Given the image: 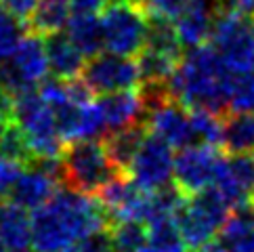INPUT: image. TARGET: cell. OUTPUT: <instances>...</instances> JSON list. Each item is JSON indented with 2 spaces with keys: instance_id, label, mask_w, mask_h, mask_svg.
<instances>
[{
  "instance_id": "obj_39",
  "label": "cell",
  "mask_w": 254,
  "mask_h": 252,
  "mask_svg": "<svg viewBox=\"0 0 254 252\" xmlns=\"http://www.w3.org/2000/svg\"><path fill=\"white\" fill-rule=\"evenodd\" d=\"M21 252H28V250H21Z\"/></svg>"
},
{
  "instance_id": "obj_16",
  "label": "cell",
  "mask_w": 254,
  "mask_h": 252,
  "mask_svg": "<svg viewBox=\"0 0 254 252\" xmlns=\"http://www.w3.org/2000/svg\"><path fill=\"white\" fill-rule=\"evenodd\" d=\"M97 103L101 105L110 134L145 122V103L141 91H122V93L103 95Z\"/></svg>"
},
{
  "instance_id": "obj_22",
  "label": "cell",
  "mask_w": 254,
  "mask_h": 252,
  "mask_svg": "<svg viewBox=\"0 0 254 252\" xmlns=\"http://www.w3.org/2000/svg\"><path fill=\"white\" fill-rule=\"evenodd\" d=\"M71 19L69 0H38L32 19L28 21V30L49 38L53 34L63 32V28Z\"/></svg>"
},
{
  "instance_id": "obj_24",
  "label": "cell",
  "mask_w": 254,
  "mask_h": 252,
  "mask_svg": "<svg viewBox=\"0 0 254 252\" xmlns=\"http://www.w3.org/2000/svg\"><path fill=\"white\" fill-rule=\"evenodd\" d=\"M147 236L149 246L158 252H187V244L183 240V233L179 229L177 217H156L147 223Z\"/></svg>"
},
{
  "instance_id": "obj_38",
  "label": "cell",
  "mask_w": 254,
  "mask_h": 252,
  "mask_svg": "<svg viewBox=\"0 0 254 252\" xmlns=\"http://www.w3.org/2000/svg\"><path fill=\"white\" fill-rule=\"evenodd\" d=\"M65 252H76V250H74V248H71V250H65Z\"/></svg>"
},
{
  "instance_id": "obj_28",
  "label": "cell",
  "mask_w": 254,
  "mask_h": 252,
  "mask_svg": "<svg viewBox=\"0 0 254 252\" xmlns=\"http://www.w3.org/2000/svg\"><path fill=\"white\" fill-rule=\"evenodd\" d=\"M229 112L254 114V71L233 74L229 86Z\"/></svg>"
},
{
  "instance_id": "obj_36",
  "label": "cell",
  "mask_w": 254,
  "mask_h": 252,
  "mask_svg": "<svg viewBox=\"0 0 254 252\" xmlns=\"http://www.w3.org/2000/svg\"><path fill=\"white\" fill-rule=\"evenodd\" d=\"M141 252H158V250H156V248H151V246H149V244H147V246H145V248H143V250H141Z\"/></svg>"
},
{
  "instance_id": "obj_17",
  "label": "cell",
  "mask_w": 254,
  "mask_h": 252,
  "mask_svg": "<svg viewBox=\"0 0 254 252\" xmlns=\"http://www.w3.org/2000/svg\"><path fill=\"white\" fill-rule=\"evenodd\" d=\"M47 42V55H49V65L51 74L57 80L69 82V80L80 78V74H84V55L80 53V49L69 40L67 34H53L49 38H44Z\"/></svg>"
},
{
  "instance_id": "obj_5",
  "label": "cell",
  "mask_w": 254,
  "mask_h": 252,
  "mask_svg": "<svg viewBox=\"0 0 254 252\" xmlns=\"http://www.w3.org/2000/svg\"><path fill=\"white\" fill-rule=\"evenodd\" d=\"M101 25L107 53L139 57L147 44L149 15L134 0H112L101 13Z\"/></svg>"
},
{
  "instance_id": "obj_18",
  "label": "cell",
  "mask_w": 254,
  "mask_h": 252,
  "mask_svg": "<svg viewBox=\"0 0 254 252\" xmlns=\"http://www.w3.org/2000/svg\"><path fill=\"white\" fill-rule=\"evenodd\" d=\"M0 242L8 252H21L32 246V217L11 202H0Z\"/></svg>"
},
{
  "instance_id": "obj_2",
  "label": "cell",
  "mask_w": 254,
  "mask_h": 252,
  "mask_svg": "<svg viewBox=\"0 0 254 252\" xmlns=\"http://www.w3.org/2000/svg\"><path fill=\"white\" fill-rule=\"evenodd\" d=\"M233 74L212 44L185 53L170 80V95L189 112L204 110L225 116L229 112V86Z\"/></svg>"
},
{
  "instance_id": "obj_19",
  "label": "cell",
  "mask_w": 254,
  "mask_h": 252,
  "mask_svg": "<svg viewBox=\"0 0 254 252\" xmlns=\"http://www.w3.org/2000/svg\"><path fill=\"white\" fill-rule=\"evenodd\" d=\"M221 240L229 252H254V200L231 210L221 231Z\"/></svg>"
},
{
  "instance_id": "obj_12",
  "label": "cell",
  "mask_w": 254,
  "mask_h": 252,
  "mask_svg": "<svg viewBox=\"0 0 254 252\" xmlns=\"http://www.w3.org/2000/svg\"><path fill=\"white\" fill-rule=\"evenodd\" d=\"M145 126L147 132L162 139L172 149H187L195 145L191 114L172 97L145 112Z\"/></svg>"
},
{
  "instance_id": "obj_1",
  "label": "cell",
  "mask_w": 254,
  "mask_h": 252,
  "mask_svg": "<svg viewBox=\"0 0 254 252\" xmlns=\"http://www.w3.org/2000/svg\"><path fill=\"white\" fill-rule=\"evenodd\" d=\"M110 217L97 197L59 189L53 200L32 212L34 252H65L97 231L110 229Z\"/></svg>"
},
{
  "instance_id": "obj_21",
  "label": "cell",
  "mask_w": 254,
  "mask_h": 252,
  "mask_svg": "<svg viewBox=\"0 0 254 252\" xmlns=\"http://www.w3.org/2000/svg\"><path fill=\"white\" fill-rule=\"evenodd\" d=\"M67 36L84 57L93 59L101 55L105 49L103 25L99 15H71L67 23Z\"/></svg>"
},
{
  "instance_id": "obj_6",
  "label": "cell",
  "mask_w": 254,
  "mask_h": 252,
  "mask_svg": "<svg viewBox=\"0 0 254 252\" xmlns=\"http://www.w3.org/2000/svg\"><path fill=\"white\" fill-rule=\"evenodd\" d=\"M229 202L216 187H208L195 195L185 197L183 206L177 212V223L185 244L197 248L206 242H212L229 219Z\"/></svg>"
},
{
  "instance_id": "obj_25",
  "label": "cell",
  "mask_w": 254,
  "mask_h": 252,
  "mask_svg": "<svg viewBox=\"0 0 254 252\" xmlns=\"http://www.w3.org/2000/svg\"><path fill=\"white\" fill-rule=\"evenodd\" d=\"M112 252H141L149 244L147 225L141 221H120L110 227Z\"/></svg>"
},
{
  "instance_id": "obj_29",
  "label": "cell",
  "mask_w": 254,
  "mask_h": 252,
  "mask_svg": "<svg viewBox=\"0 0 254 252\" xmlns=\"http://www.w3.org/2000/svg\"><path fill=\"white\" fill-rule=\"evenodd\" d=\"M0 156L19 162L23 166H30L32 160H34L32 149L28 145V139H25L23 130L15 122H11L6 126L2 139H0Z\"/></svg>"
},
{
  "instance_id": "obj_14",
  "label": "cell",
  "mask_w": 254,
  "mask_h": 252,
  "mask_svg": "<svg viewBox=\"0 0 254 252\" xmlns=\"http://www.w3.org/2000/svg\"><path fill=\"white\" fill-rule=\"evenodd\" d=\"M214 187L231 208L254 200V156H229L223 160Z\"/></svg>"
},
{
  "instance_id": "obj_27",
  "label": "cell",
  "mask_w": 254,
  "mask_h": 252,
  "mask_svg": "<svg viewBox=\"0 0 254 252\" xmlns=\"http://www.w3.org/2000/svg\"><path fill=\"white\" fill-rule=\"evenodd\" d=\"M25 30H28V25L21 23L0 4V61H8L15 55V51L28 36Z\"/></svg>"
},
{
  "instance_id": "obj_15",
  "label": "cell",
  "mask_w": 254,
  "mask_h": 252,
  "mask_svg": "<svg viewBox=\"0 0 254 252\" xmlns=\"http://www.w3.org/2000/svg\"><path fill=\"white\" fill-rule=\"evenodd\" d=\"M59 183H61L59 179L49 175L47 170H42L36 164H30V168L23 170L19 181L15 183L11 195H8V202L19 206L23 210L36 212L57 195Z\"/></svg>"
},
{
  "instance_id": "obj_33",
  "label": "cell",
  "mask_w": 254,
  "mask_h": 252,
  "mask_svg": "<svg viewBox=\"0 0 254 252\" xmlns=\"http://www.w3.org/2000/svg\"><path fill=\"white\" fill-rule=\"evenodd\" d=\"M0 4H2L13 17H17L21 23L28 25V21L32 19V15L36 11L38 0H0Z\"/></svg>"
},
{
  "instance_id": "obj_37",
  "label": "cell",
  "mask_w": 254,
  "mask_h": 252,
  "mask_svg": "<svg viewBox=\"0 0 254 252\" xmlns=\"http://www.w3.org/2000/svg\"><path fill=\"white\" fill-rule=\"evenodd\" d=\"M0 252H6V246L2 244V242H0Z\"/></svg>"
},
{
  "instance_id": "obj_8",
  "label": "cell",
  "mask_w": 254,
  "mask_h": 252,
  "mask_svg": "<svg viewBox=\"0 0 254 252\" xmlns=\"http://www.w3.org/2000/svg\"><path fill=\"white\" fill-rule=\"evenodd\" d=\"M225 156L219 147L191 145L175 156V185L185 197L214 187Z\"/></svg>"
},
{
  "instance_id": "obj_10",
  "label": "cell",
  "mask_w": 254,
  "mask_h": 252,
  "mask_svg": "<svg viewBox=\"0 0 254 252\" xmlns=\"http://www.w3.org/2000/svg\"><path fill=\"white\" fill-rule=\"evenodd\" d=\"M128 177L145 191H160L175 181V156L172 147L147 132L141 149L128 168Z\"/></svg>"
},
{
  "instance_id": "obj_9",
  "label": "cell",
  "mask_w": 254,
  "mask_h": 252,
  "mask_svg": "<svg viewBox=\"0 0 254 252\" xmlns=\"http://www.w3.org/2000/svg\"><path fill=\"white\" fill-rule=\"evenodd\" d=\"M84 82L93 93L112 95L122 91H134L141 86V71L139 63L132 57L114 55V53H101L93 57L84 67Z\"/></svg>"
},
{
  "instance_id": "obj_13",
  "label": "cell",
  "mask_w": 254,
  "mask_h": 252,
  "mask_svg": "<svg viewBox=\"0 0 254 252\" xmlns=\"http://www.w3.org/2000/svg\"><path fill=\"white\" fill-rule=\"evenodd\" d=\"M221 11V0H189L183 13L175 19V30L185 51L197 49L210 40Z\"/></svg>"
},
{
  "instance_id": "obj_11",
  "label": "cell",
  "mask_w": 254,
  "mask_h": 252,
  "mask_svg": "<svg viewBox=\"0 0 254 252\" xmlns=\"http://www.w3.org/2000/svg\"><path fill=\"white\" fill-rule=\"evenodd\" d=\"M8 65V95L15 97L23 91H32L36 84H42L51 71L47 42L38 34H28L15 51V55L6 61Z\"/></svg>"
},
{
  "instance_id": "obj_20",
  "label": "cell",
  "mask_w": 254,
  "mask_h": 252,
  "mask_svg": "<svg viewBox=\"0 0 254 252\" xmlns=\"http://www.w3.org/2000/svg\"><path fill=\"white\" fill-rule=\"evenodd\" d=\"M145 137H147V126L143 122L137 126H130V128H124L120 132H112L103 139L107 156L114 162L118 173L128 175V168L132 164L134 156H137V151L141 149Z\"/></svg>"
},
{
  "instance_id": "obj_34",
  "label": "cell",
  "mask_w": 254,
  "mask_h": 252,
  "mask_svg": "<svg viewBox=\"0 0 254 252\" xmlns=\"http://www.w3.org/2000/svg\"><path fill=\"white\" fill-rule=\"evenodd\" d=\"M112 0H69L71 15H99L103 13Z\"/></svg>"
},
{
  "instance_id": "obj_3",
  "label": "cell",
  "mask_w": 254,
  "mask_h": 252,
  "mask_svg": "<svg viewBox=\"0 0 254 252\" xmlns=\"http://www.w3.org/2000/svg\"><path fill=\"white\" fill-rule=\"evenodd\" d=\"M61 164L65 189L90 197H97L112 179L122 175L118 173L101 141L67 143L61 156Z\"/></svg>"
},
{
  "instance_id": "obj_35",
  "label": "cell",
  "mask_w": 254,
  "mask_h": 252,
  "mask_svg": "<svg viewBox=\"0 0 254 252\" xmlns=\"http://www.w3.org/2000/svg\"><path fill=\"white\" fill-rule=\"evenodd\" d=\"M189 252H229V248L225 246L223 240H212V242H206V244L197 246V248H191Z\"/></svg>"
},
{
  "instance_id": "obj_31",
  "label": "cell",
  "mask_w": 254,
  "mask_h": 252,
  "mask_svg": "<svg viewBox=\"0 0 254 252\" xmlns=\"http://www.w3.org/2000/svg\"><path fill=\"white\" fill-rule=\"evenodd\" d=\"M23 170H25V166L19 164V162L0 156V202L8 200V195H11L13 187L19 181Z\"/></svg>"
},
{
  "instance_id": "obj_7",
  "label": "cell",
  "mask_w": 254,
  "mask_h": 252,
  "mask_svg": "<svg viewBox=\"0 0 254 252\" xmlns=\"http://www.w3.org/2000/svg\"><path fill=\"white\" fill-rule=\"evenodd\" d=\"M210 44L231 74L254 71V19L221 11L216 17Z\"/></svg>"
},
{
  "instance_id": "obj_26",
  "label": "cell",
  "mask_w": 254,
  "mask_h": 252,
  "mask_svg": "<svg viewBox=\"0 0 254 252\" xmlns=\"http://www.w3.org/2000/svg\"><path fill=\"white\" fill-rule=\"evenodd\" d=\"M191 114V126L195 134V145H212L219 147L223 145V126H225V116L195 110Z\"/></svg>"
},
{
  "instance_id": "obj_23",
  "label": "cell",
  "mask_w": 254,
  "mask_h": 252,
  "mask_svg": "<svg viewBox=\"0 0 254 252\" xmlns=\"http://www.w3.org/2000/svg\"><path fill=\"white\" fill-rule=\"evenodd\" d=\"M223 149L231 156H252L254 151V114L225 116Z\"/></svg>"
},
{
  "instance_id": "obj_4",
  "label": "cell",
  "mask_w": 254,
  "mask_h": 252,
  "mask_svg": "<svg viewBox=\"0 0 254 252\" xmlns=\"http://www.w3.org/2000/svg\"><path fill=\"white\" fill-rule=\"evenodd\" d=\"M13 122L23 130L34 160L63 156L67 145L59 134L53 110L38 91L32 88L13 97Z\"/></svg>"
},
{
  "instance_id": "obj_30",
  "label": "cell",
  "mask_w": 254,
  "mask_h": 252,
  "mask_svg": "<svg viewBox=\"0 0 254 252\" xmlns=\"http://www.w3.org/2000/svg\"><path fill=\"white\" fill-rule=\"evenodd\" d=\"M149 17H162V19L175 21L189 4V0H134Z\"/></svg>"
},
{
  "instance_id": "obj_32",
  "label": "cell",
  "mask_w": 254,
  "mask_h": 252,
  "mask_svg": "<svg viewBox=\"0 0 254 252\" xmlns=\"http://www.w3.org/2000/svg\"><path fill=\"white\" fill-rule=\"evenodd\" d=\"M74 250L76 252H112L110 229L97 231V233H93V236L84 238L82 242H78V246Z\"/></svg>"
}]
</instances>
